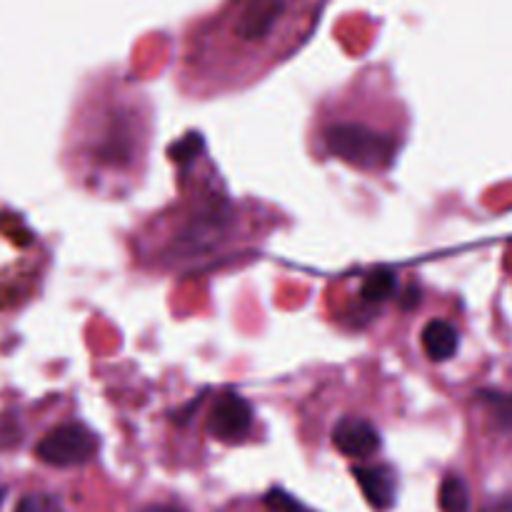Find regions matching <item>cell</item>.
Segmentation results:
<instances>
[{"instance_id": "cell-9", "label": "cell", "mask_w": 512, "mask_h": 512, "mask_svg": "<svg viewBox=\"0 0 512 512\" xmlns=\"http://www.w3.org/2000/svg\"><path fill=\"white\" fill-rule=\"evenodd\" d=\"M265 505L275 512H310L303 503H298L293 495H288L285 490H280V488L270 490V493L265 495Z\"/></svg>"}, {"instance_id": "cell-11", "label": "cell", "mask_w": 512, "mask_h": 512, "mask_svg": "<svg viewBox=\"0 0 512 512\" xmlns=\"http://www.w3.org/2000/svg\"><path fill=\"white\" fill-rule=\"evenodd\" d=\"M3 498H5V493H3V490H0V503H3Z\"/></svg>"}, {"instance_id": "cell-5", "label": "cell", "mask_w": 512, "mask_h": 512, "mask_svg": "<svg viewBox=\"0 0 512 512\" xmlns=\"http://www.w3.org/2000/svg\"><path fill=\"white\" fill-rule=\"evenodd\" d=\"M353 475L373 508L388 510L393 505L395 478L388 468H383V465H368V468H355Z\"/></svg>"}, {"instance_id": "cell-7", "label": "cell", "mask_w": 512, "mask_h": 512, "mask_svg": "<svg viewBox=\"0 0 512 512\" xmlns=\"http://www.w3.org/2000/svg\"><path fill=\"white\" fill-rule=\"evenodd\" d=\"M395 285H398V278H395L393 270L380 268L365 278L360 295H363V300H368V303H383V300H388L390 295L395 293Z\"/></svg>"}, {"instance_id": "cell-1", "label": "cell", "mask_w": 512, "mask_h": 512, "mask_svg": "<svg viewBox=\"0 0 512 512\" xmlns=\"http://www.w3.org/2000/svg\"><path fill=\"white\" fill-rule=\"evenodd\" d=\"M323 145L338 160L368 173L390 168L398 153L395 138L358 120H340L328 125L323 133Z\"/></svg>"}, {"instance_id": "cell-4", "label": "cell", "mask_w": 512, "mask_h": 512, "mask_svg": "<svg viewBox=\"0 0 512 512\" xmlns=\"http://www.w3.org/2000/svg\"><path fill=\"white\" fill-rule=\"evenodd\" d=\"M333 445L348 458H370L378 453L380 435L368 420L343 418L333 430Z\"/></svg>"}, {"instance_id": "cell-6", "label": "cell", "mask_w": 512, "mask_h": 512, "mask_svg": "<svg viewBox=\"0 0 512 512\" xmlns=\"http://www.w3.org/2000/svg\"><path fill=\"white\" fill-rule=\"evenodd\" d=\"M423 348L430 360H450L460 348V335L448 320H430L423 330Z\"/></svg>"}, {"instance_id": "cell-8", "label": "cell", "mask_w": 512, "mask_h": 512, "mask_svg": "<svg viewBox=\"0 0 512 512\" xmlns=\"http://www.w3.org/2000/svg\"><path fill=\"white\" fill-rule=\"evenodd\" d=\"M440 510L443 512H470L468 485L460 478L450 475L440 485Z\"/></svg>"}, {"instance_id": "cell-2", "label": "cell", "mask_w": 512, "mask_h": 512, "mask_svg": "<svg viewBox=\"0 0 512 512\" xmlns=\"http://www.w3.org/2000/svg\"><path fill=\"white\" fill-rule=\"evenodd\" d=\"M95 450H98V440L85 425L65 423L50 430L38 443L35 453L53 468H75V465L88 463Z\"/></svg>"}, {"instance_id": "cell-3", "label": "cell", "mask_w": 512, "mask_h": 512, "mask_svg": "<svg viewBox=\"0 0 512 512\" xmlns=\"http://www.w3.org/2000/svg\"><path fill=\"white\" fill-rule=\"evenodd\" d=\"M208 428L220 443H240L248 438L253 430V410H250L248 400L233 393L218 398L213 413H210Z\"/></svg>"}, {"instance_id": "cell-10", "label": "cell", "mask_w": 512, "mask_h": 512, "mask_svg": "<svg viewBox=\"0 0 512 512\" xmlns=\"http://www.w3.org/2000/svg\"><path fill=\"white\" fill-rule=\"evenodd\" d=\"M483 512H512V498L495 500V503H490Z\"/></svg>"}]
</instances>
